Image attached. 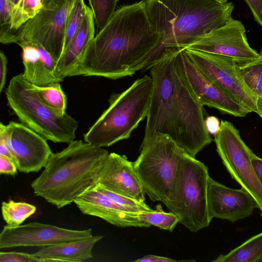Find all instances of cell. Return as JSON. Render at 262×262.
<instances>
[{"instance_id": "cell-42", "label": "cell", "mask_w": 262, "mask_h": 262, "mask_svg": "<svg viewBox=\"0 0 262 262\" xmlns=\"http://www.w3.org/2000/svg\"><path fill=\"white\" fill-rule=\"evenodd\" d=\"M51 0H42V2L43 5H46L49 2H50Z\"/></svg>"}, {"instance_id": "cell-24", "label": "cell", "mask_w": 262, "mask_h": 262, "mask_svg": "<svg viewBox=\"0 0 262 262\" xmlns=\"http://www.w3.org/2000/svg\"><path fill=\"white\" fill-rule=\"evenodd\" d=\"M1 209L3 218L7 225L12 227L20 225L36 210L33 205L13 200L2 202Z\"/></svg>"}, {"instance_id": "cell-25", "label": "cell", "mask_w": 262, "mask_h": 262, "mask_svg": "<svg viewBox=\"0 0 262 262\" xmlns=\"http://www.w3.org/2000/svg\"><path fill=\"white\" fill-rule=\"evenodd\" d=\"M33 86L40 98L48 106L60 115L66 113L67 99L60 82Z\"/></svg>"}, {"instance_id": "cell-7", "label": "cell", "mask_w": 262, "mask_h": 262, "mask_svg": "<svg viewBox=\"0 0 262 262\" xmlns=\"http://www.w3.org/2000/svg\"><path fill=\"white\" fill-rule=\"evenodd\" d=\"M209 178L207 166L185 151L165 205L193 232L207 227L212 220L207 203Z\"/></svg>"}, {"instance_id": "cell-45", "label": "cell", "mask_w": 262, "mask_h": 262, "mask_svg": "<svg viewBox=\"0 0 262 262\" xmlns=\"http://www.w3.org/2000/svg\"><path fill=\"white\" fill-rule=\"evenodd\" d=\"M260 56H262V49L261 50L260 53H259Z\"/></svg>"}, {"instance_id": "cell-20", "label": "cell", "mask_w": 262, "mask_h": 262, "mask_svg": "<svg viewBox=\"0 0 262 262\" xmlns=\"http://www.w3.org/2000/svg\"><path fill=\"white\" fill-rule=\"evenodd\" d=\"M25 78L37 86L60 82L55 76L56 62L42 46L34 43L20 45Z\"/></svg>"}, {"instance_id": "cell-31", "label": "cell", "mask_w": 262, "mask_h": 262, "mask_svg": "<svg viewBox=\"0 0 262 262\" xmlns=\"http://www.w3.org/2000/svg\"><path fill=\"white\" fill-rule=\"evenodd\" d=\"M14 6L10 0H0V35L10 29Z\"/></svg>"}, {"instance_id": "cell-3", "label": "cell", "mask_w": 262, "mask_h": 262, "mask_svg": "<svg viewBox=\"0 0 262 262\" xmlns=\"http://www.w3.org/2000/svg\"><path fill=\"white\" fill-rule=\"evenodd\" d=\"M108 151L82 140H73L52 153L41 174L31 183L35 195L61 208L96 183Z\"/></svg>"}, {"instance_id": "cell-34", "label": "cell", "mask_w": 262, "mask_h": 262, "mask_svg": "<svg viewBox=\"0 0 262 262\" xmlns=\"http://www.w3.org/2000/svg\"><path fill=\"white\" fill-rule=\"evenodd\" d=\"M256 21L262 27V0H245Z\"/></svg>"}, {"instance_id": "cell-8", "label": "cell", "mask_w": 262, "mask_h": 262, "mask_svg": "<svg viewBox=\"0 0 262 262\" xmlns=\"http://www.w3.org/2000/svg\"><path fill=\"white\" fill-rule=\"evenodd\" d=\"M185 150L169 137L156 135L142 141L133 162L145 194L153 202H167L181 157Z\"/></svg>"}, {"instance_id": "cell-15", "label": "cell", "mask_w": 262, "mask_h": 262, "mask_svg": "<svg viewBox=\"0 0 262 262\" xmlns=\"http://www.w3.org/2000/svg\"><path fill=\"white\" fill-rule=\"evenodd\" d=\"M92 236L91 228L69 229L38 222L14 227L5 225L0 233V249L18 247L42 248Z\"/></svg>"}, {"instance_id": "cell-4", "label": "cell", "mask_w": 262, "mask_h": 262, "mask_svg": "<svg viewBox=\"0 0 262 262\" xmlns=\"http://www.w3.org/2000/svg\"><path fill=\"white\" fill-rule=\"evenodd\" d=\"M155 30L164 34L163 46L186 49L198 37L226 23L232 2L215 0H143Z\"/></svg>"}, {"instance_id": "cell-44", "label": "cell", "mask_w": 262, "mask_h": 262, "mask_svg": "<svg viewBox=\"0 0 262 262\" xmlns=\"http://www.w3.org/2000/svg\"><path fill=\"white\" fill-rule=\"evenodd\" d=\"M257 262H262V256L258 259Z\"/></svg>"}, {"instance_id": "cell-18", "label": "cell", "mask_w": 262, "mask_h": 262, "mask_svg": "<svg viewBox=\"0 0 262 262\" xmlns=\"http://www.w3.org/2000/svg\"><path fill=\"white\" fill-rule=\"evenodd\" d=\"M113 192L144 202L145 191L134 169L125 155L109 153L96 183Z\"/></svg>"}, {"instance_id": "cell-43", "label": "cell", "mask_w": 262, "mask_h": 262, "mask_svg": "<svg viewBox=\"0 0 262 262\" xmlns=\"http://www.w3.org/2000/svg\"><path fill=\"white\" fill-rule=\"evenodd\" d=\"M221 3H226L227 2V0H215Z\"/></svg>"}, {"instance_id": "cell-6", "label": "cell", "mask_w": 262, "mask_h": 262, "mask_svg": "<svg viewBox=\"0 0 262 262\" xmlns=\"http://www.w3.org/2000/svg\"><path fill=\"white\" fill-rule=\"evenodd\" d=\"M6 95L8 105L21 122L47 140L68 144L74 140L77 121L45 103L23 73L10 80Z\"/></svg>"}, {"instance_id": "cell-33", "label": "cell", "mask_w": 262, "mask_h": 262, "mask_svg": "<svg viewBox=\"0 0 262 262\" xmlns=\"http://www.w3.org/2000/svg\"><path fill=\"white\" fill-rule=\"evenodd\" d=\"M18 168L15 162L11 159L0 156V172L1 174L14 176Z\"/></svg>"}, {"instance_id": "cell-5", "label": "cell", "mask_w": 262, "mask_h": 262, "mask_svg": "<svg viewBox=\"0 0 262 262\" xmlns=\"http://www.w3.org/2000/svg\"><path fill=\"white\" fill-rule=\"evenodd\" d=\"M152 88L151 76L145 75L123 92L113 94L107 108L84 135V141L104 147L129 138L146 117Z\"/></svg>"}, {"instance_id": "cell-35", "label": "cell", "mask_w": 262, "mask_h": 262, "mask_svg": "<svg viewBox=\"0 0 262 262\" xmlns=\"http://www.w3.org/2000/svg\"><path fill=\"white\" fill-rule=\"evenodd\" d=\"M221 122L219 119L213 116H208L205 118V125L209 134H216L220 130Z\"/></svg>"}, {"instance_id": "cell-37", "label": "cell", "mask_w": 262, "mask_h": 262, "mask_svg": "<svg viewBox=\"0 0 262 262\" xmlns=\"http://www.w3.org/2000/svg\"><path fill=\"white\" fill-rule=\"evenodd\" d=\"M194 260H177L166 257L154 255H147L142 258L134 260L135 262H179Z\"/></svg>"}, {"instance_id": "cell-9", "label": "cell", "mask_w": 262, "mask_h": 262, "mask_svg": "<svg viewBox=\"0 0 262 262\" xmlns=\"http://www.w3.org/2000/svg\"><path fill=\"white\" fill-rule=\"evenodd\" d=\"M75 1L51 0L18 30L1 36V42L40 45L57 62L63 51L67 19Z\"/></svg>"}, {"instance_id": "cell-14", "label": "cell", "mask_w": 262, "mask_h": 262, "mask_svg": "<svg viewBox=\"0 0 262 262\" xmlns=\"http://www.w3.org/2000/svg\"><path fill=\"white\" fill-rule=\"evenodd\" d=\"M187 48L226 56L237 63L260 57L249 45L244 25L232 17L224 25L198 37Z\"/></svg>"}, {"instance_id": "cell-27", "label": "cell", "mask_w": 262, "mask_h": 262, "mask_svg": "<svg viewBox=\"0 0 262 262\" xmlns=\"http://www.w3.org/2000/svg\"><path fill=\"white\" fill-rule=\"evenodd\" d=\"M138 215L149 227L154 226L169 232L173 230L180 221L179 217L174 213L164 211L161 204L156 206V210L141 211L138 213Z\"/></svg>"}, {"instance_id": "cell-11", "label": "cell", "mask_w": 262, "mask_h": 262, "mask_svg": "<svg viewBox=\"0 0 262 262\" xmlns=\"http://www.w3.org/2000/svg\"><path fill=\"white\" fill-rule=\"evenodd\" d=\"M185 50L195 65L211 82L251 113H257V99L243 82L235 60L217 54Z\"/></svg>"}, {"instance_id": "cell-38", "label": "cell", "mask_w": 262, "mask_h": 262, "mask_svg": "<svg viewBox=\"0 0 262 262\" xmlns=\"http://www.w3.org/2000/svg\"><path fill=\"white\" fill-rule=\"evenodd\" d=\"M251 162L257 177L262 185V159L254 154L251 158Z\"/></svg>"}, {"instance_id": "cell-21", "label": "cell", "mask_w": 262, "mask_h": 262, "mask_svg": "<svg viewBox=\"0 0 262 262\" xmlns=\"http://www.w3.org/2000/svg\"><path fill=\"white\" fill-rule=\"evenodd\" d=\"M102 235L62 243L41 248L32 254L42 262H81L93 257L95 245L103 238Z\"/></svg>"}, {"instance_id": "cell-26", "label": "cell", "mask_w": 262, "mask_h": 262, "mask_svg": "<svg viewBox=\"0 0 262 262\" xmlns=\"http://www.w3.org/2000/svg\"><path fill=\"white\" fill-rule=\"evenodd\" d=\"M42 0H19L14 6L11 25L8 32H13L33 18L42 8Z\"/></svg>"}, {"instance_id": "cell-28", "label": "cell", "mask_w": 262, "mask_h": 262, "mask_svg": "<svg viewBox=\"0 0 262 262\" xmlns=\"http://www.w3.org/2000/svg\"><path fill=\"white\" fill-rule=\"evenodd\" d=\"M89 8L83 0H75L67 19L63 52L78 31Z\"/></svg>"}, {"instance_id": "cell-19", "label": "cell", "mask_w": 262, "mask_h": 262, "mask_svg": "<svg viewBox=\"0 0 262 262\" xmlns=\"http://www.w3.org/2000/svg\"><path fill=\"white\" fill-rule=\"evenodd\" d=\"M95 27L93 15L89 8L78 31L56 62L54 73L60 82L71 77L83 58L95 36Z\"/></svg>"}, {"instance_id": "cell-40", "label": "cell", "mask_w": 262, "mask_h": 262, "mask_svg": "<svg viewBox=\"0 0 262 262\" xmlns=\"http://www.w3.org/2000/svg\"><path fill=\"white\" fill-rule=\"evenodd\" d=\"M257 114L262 119V97L257 99Z\"/></svg>"}, {"instance_id": "cell-30", "label": "cell", "mask_w": 262, "mask_h": 262, "mask_svg": "<svg viewBox=\"0 0 262 262\" xmlns=\"http://www.w3.org/2000/svg\"><path fill=\"white\" fill-rule=\"evenodd\" d=\"M95 186L99 191L105 194L115 203L130 208L136 212L151 211L154 210L148 206L145 202L113 192L105 189L98 184H96Z\"/></svg>"}, {"instance_id": "cell-13", "label": "cell", "mask_w": 262, "mask_h": 262, "mask_svg": "<svg viewBox=\"0 0 262 262\" xmlns=\"http://www.w3.org/2000/svg\"><path fill=\"white\" fill-rule=\"evenodd\" d=\"M176 62L183 80L202 105L234 117H244L251 113L211 82L195 65L185 49H179Z\"/></svg>"}, {"instance_id": "cell-2", "label": "cell", "mask_w": 262, "mask_h": 262, "mask_svg": "<svg viewBox=\"0 0 262 262\" xmlns=\"http://www.w3.org/2000/svg\"><path fill=\"white\" fill-rule=\"evenodd\" d=\"M179 49H166L150 69L153 88L143 141L166 135L195 158L212 139L205 125L203 106L178 72Z\"/></svg>"}, {"instance_id": "cell-36", "label": "cell", "mask_w": 262, "mask_h": 262, "mask_svg": "<svg viewBox=\"0 0 262 262\" xmlns=\"http://www.w3.org/2000/svg\"><path fill=\"white\" fill-rule=\"evenodd\" d=\"M7 58L3 51L0 52V92L5 86L7 73Z\"/></svg>"}, {"instance_id": "cell-16", "label": "cell", "mask_w": 262, "mask_h": 262, "mask_svg": "<svg viewBox=\"0 0 262 262\" xmlns=\"http://www.w3.org/2000/svg\"><path fill=\"white\" fill-rule=\"evenodd\" d=\"M207 203L210 217L226 220L232 223L252 214L256 205L243 188L233 189L209 178Z\"/></svg>"}, {"instance_id": "cell-17", "label": "cell", "mask_w": 262, "mask_h": 262, "mask_svg": "<svg viewBox=\"0 0 262 262\" xmlns=\"http://www.w3.org/2000/svg\"><path fill=\"white\" fill-rule=\"evenodd\" d=\"M74 203L84 214L100 218L120 227H149L142 222L138 213L115 203L99 191L95 184L88 189Z\"/></svg>"}, {"instance_id": "cell-22", "label": "cell", "mask_w": 262, "mask_h": 262, "mask_svg": "<svg viewBox=\"0 0 262 262\" xmlns=\"http://www.w3.org/2000/svg\"><path fill=\"white\" fill-rule=\"evenodd\" d=\"M262 256V232L252 236L225 255H220L213 262H257Z\"/></svg>"}, {"instance_id": "cell-29", "label": "cell", "mask_w": 262, "mask_h": 262, "mask_svg": "<svg viewBox=\"0 0 262 262\" xmlns=\"http://www.w3.org/2000/svg\"><path fill=\"white\" fill-rule=\"evenodd\" d=\"M88 2L98 32L115 12L118 0H88Z\"/></svg>"}, {"instance_id": "cell-10", "label": "cell", "mask_w": 262, "mask_h": 262, "mask_svg": "<svg viewBox=\"0 0 262 262\" xmlns=\"http://www.w3.org/2000/svg\"><path fill=\"white\" fill-rule=\"evenodd\" d=\"M213 136L223 165L231 178L251 195L262 216V185L251 162L254 154L238 129L227 120H221L220 130Z\"/></svg>"}, {"instance_id": "cell-12", "label": "cell", "mask_w": 262, "mask_h": 262, "mask_svg": "<svg viewBox=\"0 0 262 262\" xmlns=\"http://www.w3.org/2000/svg\"><path fill=\"white\" fill-rule=\"evenodd\" d=\"M0 139L12 154L18 170L38 172L46 165L52 151L47 140L22 123H0Z\"/></svg>"}, {"instance_id": "cell-41", "label": "cell", "mask_w": 262, "mask_h": 262, "mask_svg": "<svg viewBox=\"0 0 262 262\" xmlns=\"http://www.w3.org/2000/svg\"><path fill=\"white\" fill-rule=\"evenodd\" d=\"M10 1L15 6L18 3L19 0H10Z\"/></svg>"}, {"instance_id": "cell-32", "label": "cell", "mask_w": 262, "mask_h": 262, "mask_svg": "<svg viewBox=\"0 0 262 262\" xmlns=\"http://www.w3.org/2000/svg\"><path fill=\"white\" fill-rule=\"evenodd\" d=\"M0 262H42L32 254L21 252H1Z\"/></svg>"}, {"instance_id": "cell-1", "label": "cell", "mask_w": 262, "mask_h": 262, "mask_svg": "<svg viewBox=\"0 0 262 262\" xmlns=\"http://www.w3.org/2000/svg\"><path fill=\"white\" fill-rule=\"evenodd\" d=\"M163 39L152 26L143 0L121 6L97 32L71 76L117 79L150 69L165 50Z\"/></svg>"}, {"instance_id": "cell-39", "label": "cell", "mask_w": 262, "mask_h": 262, "mask_svg": "<svg viewBox=\"0 0 262 262\" xmlns=\"http://www.w3.org/2000/svg\"><path fill=\"white\" fill-rule=\"evenodd\" d=\"M0 156L6 157L14 162L12 154L7 146L5 142L0 139Z\"/></svg>"}, {"instance_id": "cell-23", "label": "cell", "mask_w": 262, "mask_h": 262, "mask_svg": "<svg viewBox=\"0 0 262 262\" xmlns=\"http://www.w3.org/2000/svg\"><path fill=\"white\" fill-rule=\"evenodd\" d=\"M238 74L248 90L256 98L262 97V56L243 63H237Z\"/></svg>"}]
</instances>
